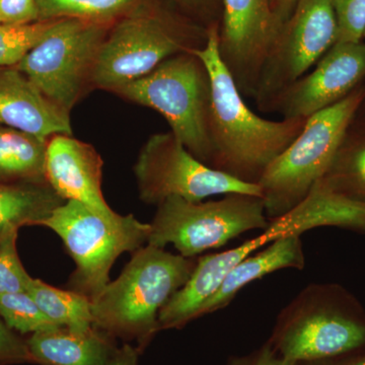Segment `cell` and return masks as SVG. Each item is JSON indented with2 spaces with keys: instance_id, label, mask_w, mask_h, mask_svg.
Masks as SVG:
<instances>
[{
  "instance_id": "cell-1",
  "label": "cell",
  "mask_w": 365,
  "mask_h": 365,
  "mask_svg": "<svg viewBox=\"0 0 365 365\" xmlns=\"http://www.w3.org/2000/svg\"><path fill=\"white\" fill-rule=\"evenodd\" d=\"M218 32L220 25L209 26L204 47L192 51L203 62L210 79V167L258 185L269 165L299 135L307 119L273 121L252 111L220 57Z\"/></svg>"
},
{
  "instance_id": "cell-2",
  "label": "cell",
  "mask_w": 365,
  "mask_h": 365,
  "mask_svg": "<svg viewBox=\"0 0 365 365\" xmlns=\"http://www.w3.org/2000/svg\"><path fill=\"white\" fill-rule=\"evenodd\" d=\"M196 264V258L151 245L136 250L119 277L91 302L93 326L112 337L137 340L143 349L160 332V312Z\"/></svg>"
},
{
  "instance_id": "cell-3",
  "label": "cell",
  "mask_w": 365,
  "mask_h": 365,
  "mask_svg": "<svg viewBox=\"0 0 365 365\" xmlns=\"http://www.w3.org/2000/svg\"><path fill=\"white\" fill-rule=\"evenodd\" d=\"M267 342L294 362L364 349V307L338 283H313L281 309Z\"/></svg>"
},
{
  "instance_id": "cell-4",
  "label": "cell",
  "mask_w": 365,
  "mask_h": 365,
  "mask_svg": "<svg viewBox=\"0 0 365 365\" xmlns=\"http://www.w3.org/2000/svg\"><path fill=\"white\" fill-rule=\"evenodd\" d=\"M365 97V83L332 107L307 118L294 143L258 182L269 220L299 205L330 168Z\"/></svg>"
},
{
  "instance_id": "cell-5",
  "label": "cell",
  "mask_w": 365,
  "mask_h": 365,
  "mask_svg": "<svg viewBox=\"0 0 365 365\" xmlns=\"http://www.w3.org/2000/svg\"><path fill=\"white\" fill-rule=\"evenodd\" d=\"M115 91L162 114L185 148L201 162L211 165L210 79L203 62L193 52L170 57L148 76Z\"/></svg>"
},
{
  "instance_id": "cell-6",
  "label": "cell",
  "mask_w": 365,
  "mask_h": 365,
  "mask_svg": "<svg viewBox=\"0 0 365 365\" xmlns=\"http://www.w3.org/2000/svg\"><path fill=\"white\" fill-rule=\"evenodd\" d=\"M61 237L76 264L68 287L93 302L109 284L113 264L125 252L148 244L150 223L133 215L105 217L85 204L66 201L41 223Z\"/></svg>"
},
{
  "instance_id": "cell-7",
  "label": "cell",
  "mask_w": 365,
  "mask_h": 365,
  "mask_svg": "<svg viewBox=\"0 0 365 365\" xmlns=\"http://www.w3.org/2000/svg\"><path fill=\"white\" fill-rule=\"evenodd\" d=\"M268 225L265 205L259 196L230 193L208 202L170 197L158 205L148 245L165 248L170 244L182 256L196 258L245 232H263Z\"/></svg>"
},
{
  "instance_id": "cell-8",
  "label": "cell",
  "mask_w": 365,
  "mask_h": 365,
  "mask_svg": "<svg viewBox=\"0 0 365 365\" xmlns=\"http://www.w3.org/2000/svg\"><path fill=\"white\" fill-rule=\"evenodd\" d=\"M201 49L172 19L138 9L120 20L107 35L93 66L96 85L116 91L150 73L170 57Z\"/></svg>"
},
{
  "instance_id": "cell-9",
  "label": "cell",
  "mask_w": 365,
  "mask_h": 365,
  "mask_svg": "<svg viewBox=\"0 0 365 365\" xmlns=\"http://www.w3.org/2000/svg\"><path fill=\"white\" fill-rule=\"evenodd\" d=\"M108 25L56 20L16 68L63 111L78 102L86 79L93 74Z\"/></svg>"
},
{
  "instance_id": "cell-10",
  "label": "cell",
  "mask_w": 365,
  "mask_h": 365,
  "mask_svg": "<svg viewBox=\"0 0 365 365\" xmlns=\"http://www.w3.org/2000/svg\"><path fill=\"white\" fill-rule=\"evenodd\" d=\"M140 198L160 204L170 197L201 202L230 193L262 198L259 185L240 181L194 157L172 132L155 134L140 151L135 167Z\"/></svg>"
},
{
  "instance_id": "cell-11",
  "label": "cell",
  "mask_w": 365,
  "mask_h": 365,
  "mask_svg": "<svg viewBox=\"0 0 365 365\" xmlns=\"http://www.w3.org/2000/svg\"><path fill=\"white\" fill-rule=\"evenodd\" d=\"M337 43L331 0H299L262 68L254 101L267 111L274 98L307 73Z\"/></svg>"
},
{
  "instance_id": "cell-12",
  "label": "cell",
  "mask_w": 365,
  "mask_h": 365,
  "mask_svg": "<svg viewBox=\"0 0 365 365\" xmlns=\"http://www.w3.org/2000/svg\"><path fill=\"white\" fill-rule=\"evenodd\" d=\"M218 50L244 98H255L265 60L282 25L271 0H222Z\"/></svg>"
},
{
  "instance_id": "cell-13",
  "label": "cell",
  "mask_w": 365,
  "mask_h": 365,
  "mask_svg": "<svg viewBox=\"0 0 365 365\" xmlns=\"http://www.w3.org/2000/svg\"><path fill=\"white\" fill-rule=\"evenodd\" d=\"M365 83V42L336 43L307 73L281 91L266 113L307 119L347 98Z\"/></svg>"
},
{
  "instance_id": "cell-14",
  "label": "cell",
  "mask_w": 365,
  "mask_h": 365,
  "mask_svg": "<svg viewBox=\"0 0 365 365\" xmlns=\"http://www.w3.org/2000/svg\"><path fill=\"white\" fill-rule=\"evenodd\" d=\"M103 160L90 144L71 135H55L48 141L46 180L66 201L85 204L93 212L114 217L102 192Z\"/></svg>"
},
{
  "instance_id": "cell-15",
  "label": "cell",
  "mask_w": 365,
  "mask_h": 365,
  "mask_svg": "<svg viewBox=\"0 0 365 365\" xmlns=\"http://www.w3.org/2000/svg\"><path fill=\"white\" fill-rule=\"evenodd\" d=\"M0 124L45 140L72 133L69 113L16 67L0 71Z\"/></svg>"
},
{
  "instance_id": "cell-16",
  "label": "cell",
  "mask_w": 365,
  "mask_h": 365,
  "mask_svg": "<svg viewBox=\"0 0 365 365\" xmlns=\"http://www.w3.org/2000/svg\"><path fill=\"white\" fill-rule=\"evenodd\" d=\"M306 266L300 235H285L250 255L227 274L215 294L201 307L197 319L227 307L237 294L254 281L283 269L302 270Z\"/></svg>"
},
{
  "instance_id": "cell-17",
  "label": "cell",
  "mask_w": 365,
  "mask_h": 365,
  "mask_svg": "<svg viewBox=\"0 0 365 365\" xmlns=\"http://www.w3.org/2000/svg\"><path fill=\"white\" fill-rule=\"evenodd\" d=\"M279 237L302 235L318 227H339L365 235V205L317 182L309 195L287 215L270 220Z\"/></svg>"
},
{
  "instance_id": "cell-18",
  "label": "cell",
  "mask_w": 365,
  "mask_h": 365,
  "mask_svg": "<svg viewBox=\"0 0 365 365\" xmlns=\"http://www.w3.org/2000/svg\"><path fill=\"white\" fill-rule=\"evenodd\" d=\"M113 338L96 327L85 332L61 327L34 333L26 343L40 365H107L117 348Z\"/></svg>"
},
{
  "instance_id": "cell-19",
  "label": "cell",
  "mask_w": 365,
  "mask_h": 365,
  "mask_svg": "<svg viewBox=\"0 0 365 365\" xmlns=\"http://www.w3.org/2000/svg\"><path fill=\"white\" fill-rule=\"evenodd\" d=\"M66 202L45 184H0V234L25 225H41Z\"/></svg>"
},
{
  "instance_id": "cell-20",
  "label": "cell",
  "mask_w": 365,
  "mask_h": 365,
  "mask_svg": "<svg viewBox=\"0 0 365 365\" xmlns=\"http://www.w3.org/2000/svg\"><path fill=\"white\" fill-rule=\"evenodd\" d=\"M319 182L334 193L365 205V122L353 120Z\"/></svg>"
},
{
  "instance_id": "cell-21",
  "label": "cell",
  "mask_w": 365,
  "mask_h": 365,
  "mask_svg": "<svg viewBox=\"0 0 365 365\" xmlns=\"http://www.w3.org/2000/svg\"><path fill=\"white\" fill-rule=\"evenodd\" d=\"M48 141L0 126V184L25 181L45 184Z\"/></svg>"
},
{
  "instance_id": "cell-22",
  "label": "cell",
  "mask_w": 365,
  "mask_h": 365,
  "mask_svg": "<svg viewBox=\"0 0 365 365\" xmlns=\"http://www.w3.org/2000/svg\"><path fill=\"white\" fill-rule=\"evenodd\" d=\"M28 292L57 326L78 332L95 327L91 300L86 295L53 287L40 279H33Z\"/></svg>"
},
{
  "instance_id": "cell-23",
  "label": "cell",
  "mask_w": 365,
  "mask_h": 365,
  "mask_svg": "<svg viewBox=\"0 0 365 365\" xmlns=\"http://www.w3.org/2000/svg\"><path fill=\"white\" fill-rule=\"evenodd\" d=\"M37 4L40 21L76 19L109 25L133 11L137 0H37Z\"/></svg>"
},
{
  "instance_id": "cell-24",
  "label": "cell",
  "mask_w": 365,
  "mask_h": 365,
  "mask_svg": "<svg viewBox=\"0 0 365 365\" xmlns=\"http://www.w3.org/2000/svg\"><path fill=\"white\" fill-rule=\"evenodd\" d=\"M0 318L11 330L21 334L61 328L40 309L29 292L0 295Z\"/></svg>"
},
{
  "instance_id": "cell-25",
  "label": "cell",
  "mask_w": 365,
  "mask_h": 365,
  "mask_svg": "<svg viewBox=\"0 0 365 365\" xmlns=\"http://www.w3.org/2000/svg\"><path fill=\"white\" fill-rule=\"evenodd\" d=\"M55 21H38L26 25L0 24V66H16Z\"/></svg>"
},
{
  "instance_id": "cell-26",
  "label": "cell",
  "mask_w": 365,
  "mask_h": 365,
  "mask_svg": "<svg viewBox=\"0 0 365 365\" xmlns=\"http://www.w3.org/2000/svg\"><path fill=\"white\" fill-rule=\"evenodd\" d=\"M18 232V228H9L0 234V295L28 292L33 282L16 250Z\"/></svg>"
},
{
  "instance_id": "cell-27",
  "label": "cell",
  "mask_w": 365,
  "mask_h": 365,
  "mask_svg": "<svg viewBox=\"0 0 365 365\" xmlns=\"http://www.w3.org/2000/svg\"><path fill=\"white\" fill-rule=\"evenodd\" d=\"M337 21V43L364 41L365 0H331Z\"/></svg>"
},
{
  "instance_id": "cell-28",
  "label": "cell",
  "mask_w": 365,
  "mask_h": 365,
  "mask_svg": "<svg viewBox=\"0 0 365 365\" xmlns=\"http://www.w3.org/2000/svg\"><path fill=\"white\" fill-rule=\"evenodd\" d=\"M35 364L23 341L0 318V365Z\"/></svg>"
},
{
  "instance_id": "cell-29",
  "label": "cell",
  "mask_w": 365,
  "mask_h": 365,
  "mask_svg": "<svg viewBox=\"0 0 365 365\" xmlns=\"http://www.w3.org/2000/svg\"><path fill=\"white\" fill-rule=\"evenodd\" d=\"M37 21V0H0V24L26 25Z\"/></svg>"
},
{
  "instance_id": "cell-30",
  "label": "cell",
  "mask_w": 365,
  "mask_h": 365,
  "mask_svg": "<svg viewBox=\"0 0 365 365\" xmlns=\"http://www.w3.org/2000/svg\"><path fill=\"white\" fill-rule=\"evenodd\" d=\"M227 365H297V364L281 357L274 351L270 344L266 342L248 354L230 357Z\"/></svg>"
},
{
  "instance_id": "cell-31",
  "label": "cell",
  "mask_w": 365,
  "mask_h": 365,
  "mask_svg": "<svg viewBox=\"0 0 365 365\" xmlns=\"http://www.w3.org/2000/svg\"><path fill=\"white\" fill-rule=\"evenodd\" d=\"M297 365H365V348L334 355L326 359L297 362Z\"/></svg>"
},
{
  "instance_id": "cell-32",
  "label": "cell",
  "mask_w": 365,
  "mask_h": 365,
  "mask_svg": "<svg viewBox=\"0 0 365 365\" xmlns=\"http://www.w3.org/2000/svg\"><path fill=\"white\" fill-rule=\"evenodd\" d=\"M138 353L139 349L124 344L121 348H116L107 365H138Z\"/></svg>"
},
{
  "instance_id": "cell-33",
  "label": "cell",
  "mask_w": 365,
  "mask_h": 365,
  "mask_svg": "<svg viewBox=\"0 0 365 365\" xmlns=\"http://www.w3.org/2000/svg\"><path fill=\"white\" fill-rule=\"evenodd\" d=\"M297 2L299 0H271L274 14L281 25H284L285 21L290 18Z\"/></svg>"
},
{
  "instance_id": "cell-34",
  "label": "cell",
  "mask_w": 365,
  "mask_h": 365,
  "mask_svg": "<svg viewBox=\"0 0 365 365\" xmlns=\"http://www.w3.org/2000/svg\"><path fill=\"white\" fill-rule=\"evenodd\" d=\"M181 6L191 9H204L212 6L215 0H175Z\"/></svg>"
},
{
  "instance_id": "cell-35",
  "label": "cell",
  "mask_w": 365,
  "mask_h": 365,
  "mask_svg": "<svg viewBox=\"0 0 365 365\" xmlns=\"http://www.w3.org/2000/svg\"><path fill=\"white\" fill-rule=\"evenodd\" d=\"M354 119L359 120V121L365 122V97L360 105L359 111L355 115Z\"/></svg>"
},
{
  "instance_id": "cell-36",
  "label": "cell",
  "mask_w": 365,
  "mask_h": 365,
  "mask_svg": "<svg viewBox=\"0 0 365 365\" xmlns=\"http://www.w3.org/2000/svg\"><path fill=\"white\" fill-rule=\"evenodd\" d=\"M364 42H365V33H364Z\"/></svg>"
}]
</instances>
